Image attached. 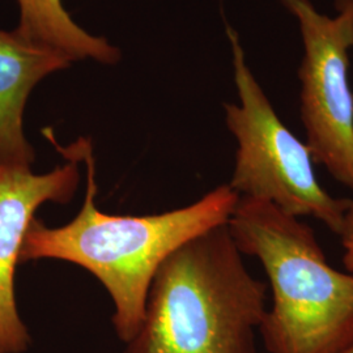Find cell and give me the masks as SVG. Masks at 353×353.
<instances>
[{
    "instance_id": "1",
    "label": "cell",
    "mask_w": 353,
    "mask_h": 353,
    "mask_svg": "<svg viewBox=\"0 0 353 353\" xmlns=\"http://www.w3.org/2000/svg\"><path fill=\"white\" fill-rule=\"evenodd\" d=\"M57 148L67 159L85 163L84 204L63 227H48L42 220L33 219L24 237L20 263L52 258L88 270L110 293L115 305L114 327L119 339L128 343L139 331L152 279L159 267L188 241L228 224L240 196L229 185H223L198 202L165 214H103L94 203L97 185L90 141L80 138L67 148Z\"/></svg>"
},
{
    "instance_id": "2",
    "label": "cell",
    "mask_w": 353,
    "mask_h": 353,
    "mask_svg": "<svg viewBox=\"0 0 353 353\" xmlns=\"http://www.w3.org/2000/svg\"><path fill=\"white\" fill-rule=\"evenodd\" d=\"M267 290L243 265L228 224L212 228L159 267L125 353H255Z\"/></svg>"
},
{
    "instance_id": "3",
    "label": "cell",
    "mask_w": 353,
    "mask_h": 353,
    "mask_svg": "<svg viewBox=\"0 0 353 353\" xmlns=\"http://www.w3.org/2000/svg\"><path fill=\"white\" fill-rule=\"evenodd\" d=\"M228 227L268 278L272 305L259 328L265 353H343L353 345V274L328 263L312 228L246 198Z\"/></svg>"
},
{
    "instance_id": "4",
    "label": "cell",
    "mask_w": 353,
    "mask_h": 353,
    "mask_svg": "<svg viewBox=\"0 0 353 353\" xmlns=\"http://www.w3.org/2000/svg\"><path fill=\"white\" fill-rule=\"evenodd\" d=\"M239 103H224L228 130L237 141L229 186L240 198L265 202L294 217H312L341 237L350 199L325 189L305 141L280 119L248 63L239 33L228 26Z\"/></svg>"
},
{
    "instance_id": "5",
    "label": "cell",
    "mask_w": 353,
    "mask_h": 353,
    "mask_svg": "<svg viewBox=\"0 0 353 353\" xmlns=\"http://www.w3.org/2000/svg\"><path fill=\"white\" fill-rule=\"evenodd\" d=\"M303 39L299 68L300 113L316 164L353 190V92L348 80L353 19L319 12L312 0H280Z\"/></svg>"
},
{
    "instance_id": "6",
    "label": "cell",
    "mask_w": 353,
    "mask_h": 353,
    "mask_svg": "<svg viewBox=\"0 0 353 353\" xmlns=\"http://www.w3.org/2000/svg\"><path fill=\"white\" fill-rule=\"evenodd\" d=\"M77 161L46 174L0 165V353H21L30 336L14 299V272L33 214L42 203H68L77 189Z\"/></svg>"
},
{
    "instance_id": "7",
    "label": "cell",
    "mask_w": 353,
    "mask_h": 353,
    "mask_svg": "<svg viewBox=\"0 0 353 353\" xmlns=\"http://www.w3.org/2000/svg\"><path fill=\"white\" fill-rule=\"evenodd\" d=\"M62 52L0 29V165L30 169L34 151L26 140L23 117L30 92L46 76L68 68Z\"/></svg>"
},
{
    "instance_id": "8",
    "label": "cell",
    "mask_w": 353,
    "mask_h": 353,
    "mask_svg": "<svg viewBox=\"0 0 353 353\" xmlns=\"http://www.w3.org/2000/svg\"><path fill=\"white\" fill-rule=\"evenodd\" d=\"M20 23L16 30L23 37L59 51L72 63L94 61L115 64L121 59V50L106 38L90 34L76 24L65 11L62 0H17Z\"/></svg>"
},
{
    "instance_id": "9",
    "label": "cell",
    "mask_w": 353,
    "mask_h": 353,
    "mask_svg": "<svg viewBox=\"0 0 353 353\" xmlns=\"http://www.w3.org/2000/svg\"><path fill=\"white\" fill-rule=\"evenodd\" d=\"M353 237V198L350 199V205L347 210V214L344 217V224H343V230H341V239L348 240Z\"/></svg>"
},
{
    "instance_id": "10",
    "label": "cell",
    "mask_w": 353,
    "mask_h": 353,
    "mask_svg": "<svg viewBox=\"0 0 353 353\" xmlns=\"http://www.w3.org/2000/svg\"><path fill=\"white\" fill-rule=\"evenodd\" d=\"M343 245V263L348 272L353 274V237L341 241Z\"/></svg>"
},
{
    "instance_id": "11",
    "label": "cell",
    "mask_w": 353,
    "mask_h": 353,
    "mask_svg": "<svg viewBox=\"0 0 353 353\" xmlns=\"http://www.w3.org/2000/svg\"><path fill=\"white\" fill-rule=\"evenodd\" d=\"M336 8H344L351 13L353 19V0H335Z\"/></svg>"
},
{
    "instance_id": "12",
    "label": "cell",
    "mask_w": 353,
    "mask_h": 353,
    "mask_svg": "<svg viewBox=\"0 0 353 353\" xmlns=\"http://www.w3.org/2000/svg\"><path fill=\"white\" fill-rule=\"evenodd\" d=\"M343 353H353V345H351V347H350L347 351H344Z\"/></svg>"
}]
</instances>
